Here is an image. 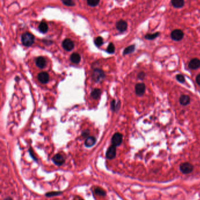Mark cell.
I'll list each match as a JSON object with an SVG mask.
<instances>
[{
    "label": "cell",
    "instance_id": "obj_16",
    "mask_svg": "<svg viewBox=\"0 0 200 200\" xmlns=\"http://www.w3.org/2000/svg\"><path fill=\"white\" fill-rule=\"evenodd\" d=\"M96 140L95 137H94L93 136H90V137H88V138L86 140L85 144L87 147H90L96 143Z\"/></svg>",
    "mask_w": 200,
    "mask_h": 200
},
{
    "label": "cell",
    "instance_id": "obj_10",
    "mask_svg": "<svg viewBox=\"0 0 200 200\" xmlns=\"http://www.w3.org/2000/svg\"><path fill=\"white\" fill-rule=\"evenodd\" d=\"M52 161L56 165L60 166L64 163L65 159L60 154H58L54 156V157L52 158Z\"/></svg>",
    "mask_w": 200,
    "mask_h": 200
},
{
    "label": "cell",
    "instance_id": "obj_17",
    "mask_svg": "<svg viewBox=\"0 0 200 200\" xmlns=\"http://www.w3.org/2000/svg\"><path fill=\"white\" fill-rule=\"evenodd\" d=\"M70 61L72 62L74 64H78L80 62L81 58L79 54L78 53H74L70 56Z\"/></svg>",
    "mask_w": 200,
    "mask_h": 200
},
{
    "label": "cell",
    "instance_id": "obj_24",
    "mask_svg": "<svg viewBox=\"0 0 200 200\" xmlns=\"http://www.w3.org/2000/svg\"><path fill=\"white\" fill-rule=\"evenodd\" d=\"M114 51H115V47L114 44L113 43H110L108 46L107 52L109 54H113L114 53Z\"/></svg>",
    "mask_w": 200,
    "mask_h": 200
},
{
    "label": "cell",
    "instance_id": "obj_5",
    "mask_svg": "<svg viewBox=\"0 0 200 200\" xmlns=\"http://www.w3.org/2000/svg\"><path fill=\"white\" fill-rule=\"evenodd\" d=\"M123 141V136L119 133H115L112 138V143L113 146H119L121 144Z\"/></svg>",
    "mask_w": 200,
    "mask_h": 200
},
{
    "label": "cell",
    "instance_id": "obj_22",
    "mask_svg": "<svg viewBox=\"0 0 200 200\" xmlns=\"http://www.w3.org/2000/svg\"><path fill=\"white\" fill-rule=\"evenodd\" d=\"M120 102H119L117 103V104L116 103V100H113L111 102V109L113 111H116L118 110L120 108Z\"/></svg>",
    "mask_w": 200,
    "mask_h": 200
},
{
    "label": "cell",
    "instance_id": "obj_21",
    "mask_svg": "<svg viewBox=\"0 0 200 200\" xmlns=\"http://www.w3.org/2000/svg\"><path fill=\"white\" fill-rule=\"evenodd\" d=\"M135 49V45H130L126 48L123 51V55H127L129 54H131L134 51Z\"/></svg>",
    "mask_w": 200,
    "mask_h": 200
},
{
    "label": "cell",
    "instance_id": "obj_23",
    "mask_svg": "<svg viewBox=\"0 0 200 200\" xmlns=\"http://www.w3.org/2000/svg\"><path fill=\"white\" fill-rule=\"evenodd\" d=\"M100 1L99 0H88L87 4L90 7H95L99 4Z\"/></svg>",
    "mask_w": 200,
    "mask_h": 200
},
{
    "label": "cell",
    "instance_id": "obj_11",
    "mask_svg": "<svg viewBox=\"0 0 200 200\" xmlns=\"http://www.w3.org/2000/svg\"><path fill=\"white\" fill-rule=\"evenodd\" d=\"M116 28L121 32H124L127 28V23L124 20H120L116 23Z\"/></svg>",
    "mask_w": 200,
    "mask_h": 200
},
{
    "label": "cell",
    "instance_id": "obj_19",
    "mask_svg": "<svg viewBox=\"0 0 200 200\" xmlns=\"http://www.w3.org/2000/svg\"><path fill=\"white\" fill-rule=\"evenodd\" d=\"M38 29L40 32L42 33H46L48 30V27L47 23L45 22H41L40 23V24L39 25Z\"/></svg>",
    "mask_w": 200,
    "mask_h": 200
},
{
    "label": "cell",
    "instance_id": "obj_30",
    "mask_svg": "<svg viewBox=\"0 0 200 200\" xmlns=\"http://www.w3.org/2000/svg\"><path fill=\"white\" fill-rule=\"evenodd\" d=\"M145 78V74L143 72H140L138 75V78L140 80H143Z\"/></svg>",
    "mask_w": 200,
    "mask_h": 200
},
{
    "label": "cell",
    "instance_id": "obj_13",
    "mask_svg": "<svg viewBox=\"0 0 200 200\" xmlns=\"http://www.w3.org/2000/svg\"><path fill=\"white\" fill-rule=\"evenodd\" d=\"M190 101H191L190 98L188 95H183L181 96L180 98V103L183 106H187L188 104H189L190 103Z\"/></svg>",
    "mask_w": 200,
    "mask_h": 200
},
{
    "label": "cell",
    "instance_id": "obj_8",
    "mask_svg": "<svg viewBox=\"0 0 200 200\" xmlns=\"http://www.w3.org/2000/svg\"><path fill=\"white\" fill-rule=\"evenodd\" d=\"M116 148L114 146L112 145L107 150L106 156L107 159H113L116 157Z\"/></svg>",
    "mask_w": 200,
    "mask_h": 200
},
{
    "label": "cell",
    "instance_id": "obj_12",
    "mask_svg": "<svg viewBox=\"0 0 200 200\" xmlns=\"http://www.w3.org/2000/svg\"><path fill=\"white\" fill-rule=\"evenodd\" d=\"M189 66L191 69L196 70L200 67V60L197 58L193 59L189 64Z\"/></svg>",
    "mask_w": 200,
    "mask_h": 200
},
{
    "label": "cell",
    "instance_id": "obj_9",
    "mask_svg": "<svg viewBox=\"0 0 200 200\" xmlns=\"http://www.w3.org/2000/svg\"><path fill=\"white\" fill-rule=\"evenodd\" d=\"M38 79L40 82L43 84H47L49 79V76L46 72H42L38 74Z\"/></svg>",
    "mask_w": 200,
    "mask_h": 200
},
{
    "label": "cell",
    "instance_id": "obj_31",
    "mask_svg": "<svg viewBox=\"0 0 200 200\" xmlns=\"http://www.w3.org/2000/svg\"><path fill=\"white\" fill-rule=\"evenodd\" d=\"M196 82L199 86H200V74L198 75L196 77Z\"/></svg>",
    "mask_w": 200,
    "mask_h": 200
},
{
    "label": "cell",
    "instance_id": "obj_18",
    "mask_svg": "<svg viewBox=\"0 0 200 200\" xmlns=\"http://www.w3.org/2000/svg\"><path fill=\"white\" fill-rule=\"evenodd\" d=\"M102 92L99 89H93L91 92V96L95 99H98L100 98Z\"/></svg>",
    "mask_w": 200,
    "mask_h": 200
},
{
    "label": "cell",
    "instance_id": "obj_15",
    "mask_svg": "<svg viewBox=\"0 0 200 200\" xmlns=\"http://www.w3.org/2000/svg\"><path fill=\"white\" fill-rule=\"evenodd\" d=\"M46 60L45 59L42 57V56H39L38 58H37L36 60V65H37L38 67H39V68H43L45 65H46Z\"/></svg>",
    "mask_w": 200,
    "mask_h": 200
},
{
    "label": "cell",
    "instance_id": "obj_2",
    "mask_svg": "<svg viewBox=\"0 0 200 200\" xmlns=\"http://www.w3.org/2000/svg\"><path fill=\"white\" fill-rule=\"evenodd\" d=\"M104 78V74L103 70L99 69H95L93 70L92 74V79L95 82H100Z\"/></svg>",
    "mask_w": 200,
    "mask_h": 200
},
{
    "label": "cell",
    "instance_id": "obj_3",
    "mask_svg": "<svg viewBox=\"0 0 200 200\" xmlns=\"http://www.w3.org/2000/svg\"><path fill=\"white\" fill-rule=\"evenodd\" d=\"M184 32L180 29H175L171 33V38L175 41H180L184 37Z\"/></svg>",
    "mask_w": 200,
    "mask_h": 200
},
{
    "label": "cell",
    "instance_id": "obj_27",
    "mask_svg": "<svg viewBox=\"0 0 200 200\" xmlns=\"http://www.w3.org/2000/svg\"><path fill=\"white\" fill-rule=\"evenodd\" d=\"M62 3L67 6H74L75 3L74 1H71V0H66V1H62Z\"/></svg>",
    "mask_w": 200,
    "mask_h": 200
},
{
    "label": "cell",
    "instance_id": "obj_14",
    "mask_svg": "<svg viewBox=\"0 0 200 200\" xmlns=\"http://www.w3.org/2000/svg\"><path fill=\"white\" fill-rule=\"evenodd\" d=\"M171 3L172 5L176 8H181L185 4V2L183 0H172Z\"/></svg>",
    "mask_w": 200,
    "mask_h": 200
},
{
    "label": "cell",
    "instance_id": "obj_26",
    "mask_svg": "<svg viewBox=\"0 0 200 200\" xmlns=\"http://www.w3.org/2000/svg\"><path fill=\"white\" fill-rule=\"evenodd\" d=\"M103 43V39L101 37H98L95 39V43L97 46H100Z\"/></svg>",
    "mask_w": 200,
    "mask_h": 200
},
{
    "label": "cell",
    "instance_id": "obj_20",
    "mask_svg": "<svg viewBox=\"0 0 200 200\" xmlns=\"http://www.w3.org/2000/svg\"><path fill=\"white\" fill-rule=\"evenodd\" d=\"M159 35H160L159 32H156L155 33H147L145 35V38L148 40H153L158 37L159 36Z\"/></svg>",
    "mask_w": 200,
    "mask_h": 200
},
{
    "label": "cell",
    "instance_id": "obj_6",
    "mask_svg": "<svg viewBox=\"0 0 200 200\" xmlns=\"http://www.w3.org/2000/svg\"><path fill=\"white\" fill-rule=\"evenodd\" d=\"M146 90V86L143 83L137 84L135 86V92L137 95L139 96H143Z\"/></svg>",
    "mask_w": 200,
    "mask_h": 200
},
{
    "label": "cell",
    "instance_id": "obj_1",
    "mask_svg": "<svg viewBox=\"0 0 200 200\" xmlns=\"http://www.w3.org/2000/svg\"><path fill=\"white\" fill-rule=\"evenodd\" d=\"M34 36L29 32H25L22 35L21 41L23 45L26 46H31L34 42Z\"/></svg>",
    "mask_w": 200,
    "mask_h": 200
},
{
    "label": "cell",
    "instance_id": "obj_32",
    "mask_svg": "<svg viewBox=\"0 0 200 200\" xmlns=\"http://www.w3.org/2000/svg\"><path fill=\"white\" fill-rule=\"evenodd\" d=\"M89 134V132L88 130H86V131H85V132L83 133V136H85V137H86V136H88Z\"/></svg>",
    "mask_w": 200,
    "mask_h": 200
},
{
    "label": "cell",
    "instance_id": "obj_28",
    "mask_svg": "<svg viewBox=\"0 0 200 200\" xmlns=\"http://www.w3.org/2000/svg\"><path fill=\"white\" fill-rule=\"evenodd\" d=\"M176 79H177V80L179 82H180V83H184L185 82V78L181 74H178L177 76H176Z\"/></svg>",
    "mask_w": 200,
    "mask_h": 200
},
{
    "label": "cell",
    "instance_id": "obj_33",
    "mask_svg": "<svg viewBox=\"0 0 200 200\" xmlns=\"http://www.w3.org/2000/svg\"><path fill=\"white\" fill-rule=\"evenodd\" d=\"M4 200H13V199H12L11 198H7Z\"/></svg>",
    "mask_w": 200,
    "mask_h": 200
},
{
    "label": "cell",
    "instance_id": "obj_25",
    "mask_svg": "<svg viewBox=\"0 0 200 200\" xmlns=\"http://www.w3.org/2000/svg\"><path fill=\"white\" fill-rule=\"evenodd\" d=\"M95 192L97 195H101V196H105L106 194V193L103 190L100 189V188H97V189H95Z\"/></svg>",
    "mask_w": 200,
    "mask_h": 200
},
{
    "label": "cell",
    "instance_id": "obj_7",
    "mask_svg": "<svg viewBox=\"0 0 200 200\" xmlns=\"http://www.w3.org/2000/svg\"><path fill=\"white\" fill-rule=\"evenodd\" d=\"M62 46L66 51H70L74 48V43L69 39H65L62 42Z\"/></svg>",
    "mask_w": 200,
    "mask_h": 200
},
{
    "label": "cell",
    "instance_id": "obj_4",
    "mask_svg": "<svg viewBox=\"0 0 200 200\" xmlns=\"http://www.w3.org/2000/svg\"><path fill=\"white\" fill-rule=\"evenodd\" d=\"M194 167L190 163H184L180 165V170L184 174H189L193 171Z\"/></svg>",
    "mask_w": 200,
    "mask_h": 200
},
{
    "label": "cell",
    "instance_id": "obj_29",
    "mask_svg": "<svg viewBox=\"0 0 200 200\" xmlns=\"http://www.w3.org/2000/svg\"><path fill=\"white\" fill-rule=\"evenodd\" d=\"M61 194H62V192H60V191H58V192H50V193H46V196L51 197H54V196H56V195H60Z\"/></svg>",
    "mask_w": 200,
    "mask_h": 200
},
{
    "label": "cell",
    "instance_id": "obj_34",
    "mask_svg": "<svg viewBox=\"0 0 200 200\" xmlns=\"http://www.w3.org/2000/svg\"><path fill=\"white\" fill-rule=\"evenodd\" d=\"M81 200H82V199H81Z\"/></svg>",
    "mask_w": 200,
    "mask_h": 200
}]
</instances>
